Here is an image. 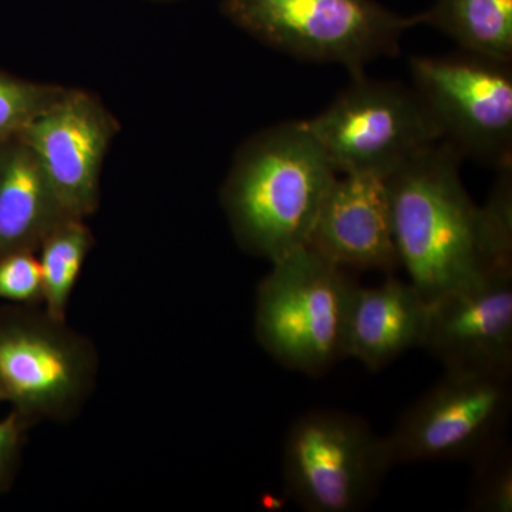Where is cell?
Returning a JSON list of instances; mask_svg holds the SVG:
<instances>
[{"mask_svg": "<svg viewBox=\"0 0 512 512\" xmlns=\"http://www.w3.org/2000/svg\"><path fill=\"white\" fill-rule=\"evenodd\" d=\"M336 175L305 121L248 138L221 188L222 208L239 247L271 264L305 248Z\"/></svg>", "mask_w": 512, "mask_h": 512, "instance_id": "6da1fadb", "label": "cell"}, {"mask_svg": "<svg viewBox=\"0 0 512 512\" xmlns=\"http://www.w3.org/2000/svg\"><path fill=\"white\" fill-rule=\"evenodd\" d=\"M460 154L440 141L387 178L400 266L426 302L488 271L478 207L461 181Z\"/></svg>", "mask_w": 512, "mask_h": 512, "instance_id": "7a4b0ae2", "label": "cell"}, {"mask_svg": "<svg viewBox=\"0 0 512 512\" xmlns=\"http://www.w3.org/2000/svg\"><path fill=\"white\" fill-rule=\"evenodd\" d=\"M356 282L308 247L272 262L256 291L255 335L279 365L325 375L345 356Z\"/></svg>", "mask_w": 512, "mask_h": 512, "instance_id": "3957f363", "label": "cell"}, {"mask_svg": "<svg viewBox=\"0 0 512 512\" xmlns=\"http://www.w3.org/2000/svg\"><path fill=\"white\" fill-rule=\"evenodd\" d=\"M221 12L266 46L311 62L338 63L352 76L382 56H396L404 18L376 0H221Z\"/></svg>", "mask_w": 512, "mask_h": 512, "instance_id": "277c9868", "label": "cell"}, {"mask_svg": "<svg viewBox=\"0 0 512 512\" xmlns=\"http://www.w3.org/2000/svg\"><path fill=\"white\" fill-rule=\"evenodd\" d=\"M97 373L92 343L39 306L0 309V392L26 427L79 412Z\"/></svg>", "mask_w": 512, "mask_h": 512, "instance_id": "5b68a950", "label": "cell"}, {"mask_svg": "<svg viewBox=\"0 0 512 512\" xmlns=\"http://www.w3.org/2000/svg\"><path fill=\"white\" fill-rule=\"evenodd\" d=\"M338 174L389 178L443 140L419 94L402 84L353 76L328 109L305 121Z\"/></svg>", "mask_w": 512, "mask_h": 512, "instance_id": "8992f818", "label": "cell"}, {"mask_svg": "<svg viewBox=\"0 0 512 512\" xmlns=\"http://www.w3.org/2000/svg\"><path fill=\"white\" fill-rule=\"evenodd\" d=\"M286 493L303 510H362L394 466L386 436L342 410L318 409L293 421L284 444Z\"/></svg>", "mask_w": 512, "mask_h": 512, "instance_id": "52a82bcc", "label": "cell"}, {"mask_svg": "<svg viewBox=\"0 0 512 512\" xmlns=\"http://www.w3.org/2000/svg\"><path fill=\"white\" fill-rule=\"evenodd\" d=\"M414 87L460 156L512 165L511 62L466 52L413 57Z\"/></svg>", "mask_w": 512, "mask_h": 512, "instance_id": "ba28073f", "label": "cell"}, {"mask_svg": "<svg viewBox=\"0 0 512 512\" xmlns=\"http://www.w3.org/2000/svg\"><path fill=\"white\" fill-rule=\"evenodd\" d=\"M511 406L510 375L446 369L439 383L420 397L386 436L394 464L473 463L504 440Z\"/></svg>", "mask_w": 512, "mask_h": 512, "instance_id": "9c48e42d", "label": "cell"}, {"mask_svg": "<svg viewBox=\"0 0 512 512\" xmlns=\"http://www.w3.org/2000/svg\"><path fill=\"white\" fill-rule=\"evenodd\" d=\"M119 131V120L99 96L67 87L20 133L66 211L86 220L99 208L101 171Z\"/></svg>", "mask_w": 512, "mask_h": 512, "instance_id": "30bf717a", "label": "cell"}, {"mask_svg": "<svg viewBox=\"0 0 512 512\" xmlns=\"http://www.w3.org/2000/svg\"><path fill=\"white\" fill-rule=\"evenodd\" d=\"M427 305L421 348L446 369L512 376V272H485Z\"/></svg>", "mask_w": 512, "mask_h": 512, "instance_id": "8fae6325", "label": "cell"}, {"mask_svg": "<svg viewBox=\"0 0 512 512\" xmlns=\"http://www.w3.org/2000/svg\"><path fill=\"white\" fill-rule=\"evenodd\" d=\"M309 249L339 268L392 274L400 266L387 177L336 175L322 202Z\"/></svg>", "mask_w": 512, "mask_h": 512, "instance_id": "7c38bea8", "label": "cell"}, {"mask_svg": "<svg viewBox=\"0 0 512 512\" xmlns=\"http://www.w3.org/2000/svg\"><path fill=\"white\" fill-rule=\"evenodd\" d=\"M426 299L410 281L389 276L382 285L353 292L345 333V356L377 372L410 349L421 348Z\"/></svg>", "mask_w": 512, "mask_h": 512, "instance_id": "4fadbf2b", "label": "cell"}, {"mask_svg": "<svg viewBox=\"0 0 512 512\" xmlns=\"http://www.w3.org/2000/svg\"><path fill=\"white\" fill-rule=\"evenodd\" d=\"M69 218L22 133L0 141V256L36 252Z\"/></svg>", "mask_w": 512, "mask_h": 512, "instance_id": "5bb4252c", "label": "cell"}, {"mask_svg": "<svg viewBox=\"0 0 512 512\" xmlns=\"http://www.w3.org/2000/svg\"><path fill=\"white\" fill-rule=\"evenodd\" d=\"M417 18L419 25L439 29L466 52L512 60V0H436Z\"/></svg>", "mask_w": 512, "mask_h": 512, "instance_id": "9a60e30c", "label": "cell"}, {"mask_svg": "<svg viewBox=\"0 0 512 512\" xmlns=\"http://www.w3.org/2000/svg\"><path fill=\"white\" fill-rule=\"evenodd\" d=\"M93 245L94 237L86 222L69 218L57 225L37 248L43 305L53 318L66 320L67 306Z\"/></svg>", "mask_w": 512, "mask_h": 512, "instance_id": "2e32d148", "label": "cell"}, {"mask_svg": "<svg viewBox=\"0 0 512 512\" xmlns=\"http://www.w3.org/2000/svg\"><path fill=\"white\" fill-rule=\"evenodd\" d=\"M478 228L488 271L512 272V165L501 168L487 204L478 207Z\"/></svg>", "mask_w": 512, "mask_h": 512, "instance_id": "e0dca14e", "label": "cell"}, {"mask_svg": "<svg viewBox=\"0 0 512 512\" xmlns=\"http://www.w3.org/2000/svg\"><path fill=\"white\" fill-rule=\"evenodd\" d=\"M66 90L60 84L32 82L0 72V141L28 127Z\"/></svg>", "mask_w": 512, "mask_h": 512, "instance_id": "ac0fdd59", "label": "cell"}, {"mask_svg": "<svg viewBox=\"0 0 512 512\" xmlns=\"http://www.w3.org/2000/svg\"><path fill=\"white\" fill-rule=\"evenodd\" d=\"M470 510L476 512L512 511V456L505 440L498 441L473 461Z\"/></svg>", "mask_w": 512, "mask_h": 512, "instance_id": "d6986e66", "label": "cell"}, {"mask_svg": "<svg viewBox=\"0 0 512 512\" xmlns=\"http://www.w3.org/2000/svg\"><path fill=\"white\" fill-rule=\"evenodd\" d=\"M0 299L15 305H42V271L36 252L0 256Z\"/></svg>", "mask_w": 512, "mask_h": 512, "instance_id": "ffe728a7", "label": "cell"}, {"mask_svg": "<svg viewBox=\"0 0 512 512\" xmlns=\"http://www.w3.org/2000/svg\"><path fill=\"white\" fill-rule=\"evenodd\" d=\"M26 429V424L13 412L0 420V491L15 473Z\"/></svg>", "mask_w": 512, "mask_h": 512, "instance_id": "44dd1931", "label": "cell"}, {"mask_svg": "<svg viewBox=\"0 0 512 512\" xmlns=\"http://www.w3.org/2000/svg\"><path fill=\"white\" fill-rule=\"evenodd\" d=\"M157 2H173V0H157Z\"/></svg>", "mask_w": 512, "mask_h": 512, "instance_id": "7402d4cb", "label": "cell"}, {"mask_svg": "<svg viewBox=\"0 0 512 512\" xmlns=\"http://www.w3.org/2000/svg\"><path fill=\"white\" fill-rule=\"evenodd\" d=\"M0 403H3V396H2V392H0Z\"/></svg>", "mask_w": 512, "mask_h": 512, "instance_id": "603a6c76", "label": "cell"}]
</instances>
